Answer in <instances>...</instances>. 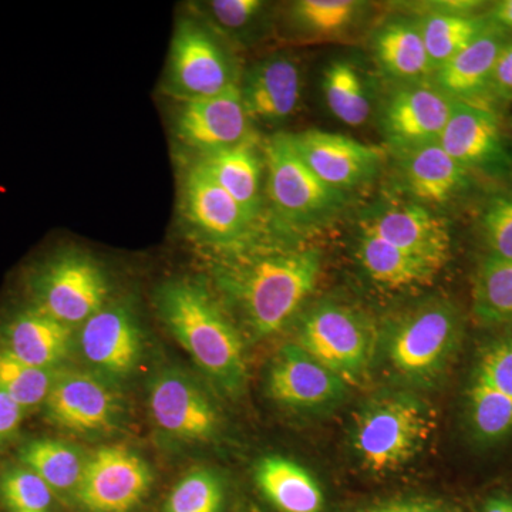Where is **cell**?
<instances>
[{"mask_svg": "<svg viewBox=\"0 0 512 512\" xmlns=\"http://www.w3.org/2000/svg\"><path fill=\"white\" fill-rule=\"evenodd\" d=\"M316 249H286L229 266L225 289L258 336L274 335L311 295L320 274Z\"/></svg>", "mask_w": 512, "mask_h": 512, "instance_id": "6da1fadb", "label": "cell"}, {"mask_svg": "<svg viewBox=\"0 0 512 512\" xmlns=\"http://www.w3.org/2000/svg\"><path fill=\"white\" fill-rule=\"evenodd\" d=\"M156 302L161 319L201 370L222 389L239 392L247 375L244 346L210 293L181 279L161 286Z\"/></svg>", "mask_w": 512, "mask_h": 512, "instance_id": "7a4b0ae2", "label": "cell"}, {"mask_svg": "<svg viewBox=\"0 0 512 512\" xmlns=\"http://www.w3.org/2000/svg\"><path fill=\"white\" fill-rule=\"evenodd\" d=\"M430 419L419 400L406 394L380 396L357 414L353 447L360 463L373 473L409 463L430 434Z\"/></svg>", "mask_w": 512, "mask_h": 512, "instance_id": "3957f363", "label": "cell"}, {"mask_svg": "<svg viewBox=\"0 0 512 512\" xmlns=\"http://www.w3.org/2000/svg\"><path fill=\"white\" fill-rule=\"evenodd\" d=\"M460 319L453 306L436 302L404 316L390 333L389 360L400 375L427 382L443 372L460 339Z\"/></svg>", "mask_w": 512, "mask_h": 512, "instance_id": "277c9868", "label": "cell"}, {"mask_svg": "<svg viewBox=\"0 0 512 512\" xmlns=\"http://www.w3.org/2000/svg\"><path fill=\"white\" fill-rule=\"evenodd\" d=\"M298 345L349 384L362 379L369 369L375 335L359 312L326 303L303 320Z\"/></svg>", "mask_w": 512, "mask_h": 512, "instance_id": "5b68a950", "label": "cell"}, {"mask_svg": "<svg viewBox=\"0 0 512 512\" xmlns=\"http://www.w3.org/2000/svg\"><path fill=\"white\" fill-rule=\"evenodd\" d=\"M264 160L269 198L284 220L305 224L326 217L342 205L343 192L329 187L313 173L293 146L291 136L269 138Z\"/></svg>", "mask_w": 512, "mask_h": 512, "instance_id": "8992f818", "label": "cell"}, {"mask_svg": "<svg viewBox=\"0 0 512 512\" xmlns=\"http://www.w3.org/2000/svg\"><path fill=\"white\" fill-rule=\"evenodd\" d=\"M32 291L36 309L72 328L104 308L109 286L93 259L69 254L49 262L33 279Z\"/></svg>", "mask_w": 512, "mask_h": 512, "instance_id": "52a82bcc", "label": "cell"}, {"mask_svg": "<svg viewBox=\"0 0 512 512\" xmlns=\"http://www.w3.org/2000/svg\"><path fill=\"white\" fill-rule=\"evenodd\" d=\"M237 86L231 63L214 37L192 20L175 30L168 60V92L181 101L204 99Z\"/></svg>", "mask_w": 512, "mask_h": 512, "instance_id": "ba28073f", "label": "cell"}, {"mask_svg": "<svg viewBox=\"0 0 512 512\" xmlns=\"http://www.w3.org/2000/svg\"><path fill=\"white\" fill-rule=\"evenodd\" d=\"M150 483L143 458L126 447H103L86 461L77 495L90 511L128 512L140 503Z\"/></svg>", "mask_w": 512, "mask_h": 512, "instance_id": "9c48e42d", "label": "cell"}, {"mask_svg": "<svg viewBox=\"0 0 512 512\" xmlns=\"http://www.w3.org/2000/svg\"><path fill=\"white\" fill-rule=\"evenodd\" d=\"M249 119L239 86L215 96L181 101L175 134L185 147L202 157L238 146L251 138Z\"/></svg>", "mask_w": 512, "mask_h": 512, "instance_id": "30bf717a", "label": "cell"}, {"mask_svg": "<svg viewBox=\"0 0 512 512\" xmlns=\"http://www.w3.org/2000/svg\"><path fill=\"white\" fill-rule=\"evenodd\" d=\"M291 137L299 156L313 173L339 191L373 177L386 154L383 148L328 131L306 130Z\"/></svg>", "mask_w": 512, "mask_h": 512, "instance_id": "8fae6325", "label": "cell"}, {"mask_svg": "<svg viewBox=\"0 0 512 512\" xmlns=\"http://www.w3.org/2000/svg\"><path fill=\"white\" fill-rule=\"evenodd\" d=\"M439 144L467 171H503L511 164L498 117L476 101L456 100Z\"/></svg>", "mask_w": 512, "mask_h": 512, "instance_id": "7c38bea8", "label": "cell"}, {"mask_svg": "<svg viewBox=\"0 0 512 512\" xmlns=\"http://www.w3.org/2000/svg\"><path fill=\"white\" fill-rule=\"evenodd\" d=\"M151 416L157 427L178 440L210 439L218 427V416L205 393L190 377L167 370L150 390Z\"/></svg>", "mask_w": 512, "mask_h": 512, "instance_id": "4fadbf2b", "label": "cell"}, {"mask_svg": "<svg viewBox=\"0 0 512 512\" xmlns=\"http://www.w3.org/2000/svg\"><path fill=\"white\" fill-rule=\"evenodd\" d=\"M456 100L439 87L414 86L394 94L384 109V130L404 153L439 143Z\"/></svg>", "mask_w": 512, "mask_h": 512, "instance_id": "5bb4252c", "label": "cell"}, {"mask_svg": "<svg viewBox=\"0 0 512 512\" xmlns=\"http://www.w3.org/2000/svg\"><path fill=\"white\" fill-rule=\"evenodd\" d=\"M363 232L409 252L439 271L450 256L451 235L447 222L421 205L384 208L365 221Z\"/></svg>", "mask_w": 512, "mask_h": 512, "instance_id": "9a60e30c", "label": "cell"}, {"mask_svg": "<svg viewBox=\"0 0 512 512\" xmlns=\"http://www.w3.org/2000/svg\"><path fill=\"white\" fill-rule=\"evenodd\" d=\"M348 384L299 345H286L269 372L268 392L293 409H318L338 402Z\"/></svg>", "mask_w": 512, "mask_h": 512, "instance_id": "2e32d148", "label": "cell"}, {"mask_svg": "<svg viewBox=\"0 0 512 512\" xmlns=\"http://www.w3.org/2000/svg\"><path fill=\"white\" fill-rule=\"evenodd\" d=\"M183 198L185 215L192 228L217 244L238 241L251 225L244 208L198 163L185 175Z\"/></svg>", "mask_w": 512, "mask_h": 512, "instance_id": "e0dca14e", "label": "cell"}, {"mask_svg": "<svg viewBox=\"0 0 512 512\" xmlns=\"http://www.w3.org/2000/svg\"><path fill=\"white\" fill-rule=\"evenodd\" d=\"M80 346L90 365L111 376H126L137 365L141 335L133 313L124 306H110L87 319Z\"/></svg>", "mask_w": 512, "mask_h": 512, "instance_id": "ac0fdd59", "label": "cell"}, {"mask_svg": "<svg viewBox=\"0 0 512 512\" xmlns=\"http://www.w3.org/2000/svg\"><path fill=\"white\" fill-rule=\"evenodd\" d=\"M298 64L278 56L256 64L239 86L249 119L276 123L288 119L301 100Z\"/></svg>", "mask_w": 512, "mask_h": 512, "instance_id": "d6986e66", "label": "cell"}, {"mask_svg": "<svg viewBox=\"0 0 512 512\" xmlns=\"http://www.w3.org/2000/svg\"><path fill=\"white\" fill-rule=\"evenodd\" d=\"M45 404L50 419L77 433L104 430L114 416L110 390L99 380L86 375L56 379Z\"/></svg>", "mask_w": 512, "mask_h": 512, "instance_id": "ffe728a7", "label": "cell"}, {"mask_svg": "<svg viewBox=\"0 0 512 512\" xmlns=\"http://www.w3.org/2000/svg\"><path fill=\"white\" fill-rule=\"evenodd\" d=\"M0 340L3 352L28 365L52 370L69 352L72 328L32 308L9 319Z\"/></svg>", "mask_w": 512, "mask_h": 512, "instance_id": "44dd1931", "label": "cell"}, {"mask_svg": "<svg viewBox=\"0 0 512 512\" xmlns=\"http://www.w3.org/2000/svg\"><path fill=\"white\" fill-rule=\"evenodd\" d=\"M505 42V33L488 26L434 72L436 86L453 100L474 103L478 96L488 92L495 60Z\"/></svg>", "mask_w": 512, "mask_h": 512, "instance_id": "7402d4cb", "label": "cell"}, {"mask_svg": "<svg viewBox=\"0 0 512 512\" xmlns=\"http://www.w3.org/2000/svg\"><path fill=\"white\" fill-rule=\"evenodd\" d=\"M198 164L254 221L261 207L262 160L252 137L238 146L202 157Z\"/></svg>", "mask_w": 512, "mask_h": 512, "instance_id": "603a6c76", "label": "cell"}, {"mask_svg": "<svg viewBox=\"0 0 512 512\" xmlns=\"http://www.w3.org/2000/svg\"><path fill=\"white\" fill-rule=\"evenodd\" d=\"M256 484L282 512H322L325 497L318 481L295 461L269 456L259 461Z\"/></svg>", "mask_w": 512, "mask_h": 512, "instance_id": "cb8c5ba5", "label": "cell"}, {"mask_svg": "<svg viewBox=\"0 0 512 512\" xmlns=\"http://www.w3.org/2000/svg\"><path fill=\"white\" fill-rule=\"evenodd\" d=\"M404 178L414 197L429 204H444L464 188L468 171L439 143L406 153Z\"/></svg>", "mask_w": 512, "mask_h": 512, "instance_id": "d4e9b609", "label": "cell"}, {"mask_svg": "<svg viewBox=\"0 0 512 512\" xmlns=\"http://www.w3.org/2000/svg\"><path fill=\"white\" fill-rule=\"evenodd\" d=\"M357 259L377 285L392 291L429 284L439 272L409 252L365 232L357 245Z\"/></svg>", "mask_w": 512, "mask_h": 512, "instance_id": "484cf974", "label": "cell"}, {"mask_svg": "<svg viewBox=\"0 0 512 512\" xmlns=\"http://www.w3.org/2000/svg\"><path fill=\"white\" fill-rule=\"evenodd\" d=\"M377 62L384 72L404 82H419L434 73L419 23L397 20L384 26L375 39Z\"/></svg>", "mask_w": 512, "mask_h": 512, "instance_id": "4316f807", "label": "cell"}, {"mask_svg": "<svg viewBox=\"0 0 512 512\" xmlns=\"http://www.w3.org/2000/svg\"><path fill=\"white\" fill-rule=\"evenodd\" d=\"M419 26L436 72L441 64L448 62L481 35L490 22L477 15L434 9L421 20Z\"/></svg>", "mask_w": 512, "mask_h": 512, "instance_id": "83f0119b", "label": "cell"}, {"mask_svg": "<svg viewBox=\"0 0 512 512\" xmlns=\"http://www.w3.org/2000/svg\"><path fill=\"white\" fill-rule=\"evenodd\" d=\"M25 466L37 476L53 493H72L79 488L86 461L76 448L56 440L30 441L20 450Z\"/></svg>", "mask_w": 512, "mask_h": 512, "instance_id": "f1b7e54d", "label": "cell"}, {"mask_svg": "<svg viewBox=\"0 0 512 512\" xmlns=\"http://www.w3.org/2000/svg\"><path fill=\"white\" fill-rule=\"evenodd\" d=\"M473 308L485 323L512 322V259L488 255L474 282Z\"/></svg>", "mask_w": 512, "mask_h": 512, "instance_id": "f546056e", "label": "cell"}, {"mask_svg": "<svg viewBox=\"0 0 512 512\" xmlns=\"http://www.w3.org/2000/svg\"><path fill=\"white\" fill-rule=\"evenodd\" d=\"M323 94L329 110L342 123L357 127L369 119V96L365 84L352 64H330L323 76Z\"/></svg>", "mask_w": 512, "mask_h": 512, "instance_id": "4dcf8cb0", "label": "cell"}, {"mask_svg": "<svg viewBox=\"0 0 512 512\" xmlns=\"http://www.w3.org/2000/svg\"><path fill=\"white\" fill-rule=\"evenodd\" d=\"M471 426L478 439L494 443L512 433V399L474 377L468 392Z\"/></svg>", "mask_w": 512, "mask_h": 512, "instance_id": "1f68e13d", "label": "cell"}, {"mask_svg": "<svg viewBox=\"0 0 512 512\" xmlns=\"http://www.w3.org/2000/svg\"><path fill=\"white\" fill-rule=\"evenodd\" d=\"M55 382L52 370L28 365L0 350V390L23 409L45 403Z\"/></svg>", "mask_w": 512, "mask_h": 512, "instance_id": "d6a6232c", "label": "cell"}, {"mask_svg": "<svg viewBox=\"0 0 512 512\" xmlns=\"http://www.w3.org/2000/svg\"><path fill=\"white\" fill-rule=\"evenodd\" d=\"M362 6L356 0H301L293 5L292 16L312 35L332 36L348 29Z\"/></svg>", "mask_w": 512, "mask_h": 512, "instance_id": "836d02e7", "label": "cell"}, {"mask_svg": "<svg viewBox=\"0 0 512 512\" xmlns=\"http://www.w3.org/2000/svg\"><path fill=\"white\" fill-rule=\"evenodd\" d=\"M222 500L220 480L210 471L195 470L175 485L165 512H220Z\"/></svg>", "mask_w": 512, "mask_h": 512, "instance_id": "e575fe53", "label": "cell"}, {"mask_svg": "<svg viewBox=\"0 0 512 512\" xmlns=\"http://www.w3.org/2000/svg\"><path fill=\"white\" fill-rule=\"evenodd\" d=\"M0 488L3 500L16 512L46 511L55 495L52 488L28 467L8 471Z\"/></svg>", "mask_w": 512, "mask_h": 512, "instance_id": "d590c367", "label": "cell"}, {"mask_svg": "<svg viewBox=\"0 0 512 512\" xmlns=\"http://www.w3.org/2000/svg\"><path fill=\"white\" fill-rule=\"evenodd\" d=\"M481 225L490 255L512 259V191L488 201Z\"/></svg>", "mask_w": 512, "mask_h": 512, "instance_id": "8d00e7d4", "label": "cell"}, {"mask_svg": "<svg viewBox=\"0 0 512 512\" xmlns=\"http://www.w3.org/2000/svg\"><path fill=\"white\" fill-rule=\"evenodd\" d=\"M474 377L512 399V338L497 340L484 350Z\"/></svg>", "mask_w": 512, "mask_h": 512, "instance_id": "74e56055", "label": "cell"}, {"mask_svg": "<svg viewBox=\"0 0 512 512\" xmlns=\"http://www.w3.org/2000/svg\"><path fill=\"white\" fill-rule=\"evenodd\" d=\"M264 8L259 0H214L208 3L211 16L222 28L237 30L245 28Z\"/></svg>", "mask_w": 512, "mask_h": 512, "instance_id": "f35d334b", "label": "cell"}, {"mask_svg": "<svg viewBox=\"0 0 512 512\" xmlns=\"http://www.w3.org/2000/svg\"><path fill=\"white\" fill-rule=\"evenodd\" d=\"M488 92L503 101L512 100V42H505L495 60Z\"/></svg>", "mask_w": 512, "mask_h": 512, "instance_id": "ab89813d", "label": "cell"}, {"mask_svg": "<svg viewBox=\"0 0 512 512\" xmlns=\"http://www.w3.org/2000/svg\"><path fill=\"white\" fill-rule=\"evenodd\" d=\"M25 412L9 394L0 390V443L10 439L19 430Z\"/></svg>", "mask_w": 512, "mask_h": 512, "instance_id": "60d3db41", "label": "cell"}, {"mask_svg": "<svg viewBox=\"0 0 512 512\" xmlns=\"http://www.w3.org/2000/svg\"><path fill=\"white\" fill-rule=\"evenodd\" d=\"M488 22L503 33L512 32V0L494 3Z\"/></svg>", "mask_w": 512, "mask_h": 512, "instance_id": "b9f144b4", "label": "cell"}, {"mask_svg": "<svg viewBox=\"0 0 512 512\" xmlns=\"http://www.w3.org/2000/svg\"><path fill=\"white\" fill-rule=\"evenodd\" d=\"M483 512H512V495H500L485 503Z\"/></svg>", "mask_w": 512, "mask_h": 512, "instance_id": "7bdbcfd3", "label": "cell"}, {"mask_svg": "<svg viewBox=\"0 0 512 512\" xmlns=\"http://www.w3.org/2000/svg\"><path fill=\"white\" fill-rule=\"evenodd\" d=\"M370 512H434L430 507L426 505L414 504V503H400L384 505V507L376 508V510Z\"/></svg>", "mask_w": 512, "mask_h": 512, "instance_id": "ee69618b", "label": "cell"}, {"mask_svg": "<svg viewBox=\"0 0 512 512\" xmlns=\"http://www.w3.org/2000/svg\"><path fill=\"white\" fill-rule=\"evenodd\" d=\"M22 512H46V511H22Z\"/></svg>", "mask_w": 512, "mask_h": 512, "instance_id": "f6af8a7d", "label": "cell"}]
</instances>
